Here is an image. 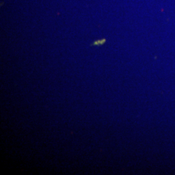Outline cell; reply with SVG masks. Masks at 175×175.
<instances>
[{"instance_id": "obj_1", "label": "cell", "mask_w": 175, "mask_h": 175, "mask_svg": "<svg viewBox=\"0 0 175 175\" xmlns=\"http://www.w3.org/2000/svg\"><path fill=\"white\" fill-rule=\"evenodd\" d=\"M106 42V39H102L99 40L97 41H95L93 44H91V46H101L102 44H104Z\"/></svg>"}]
</instances>
